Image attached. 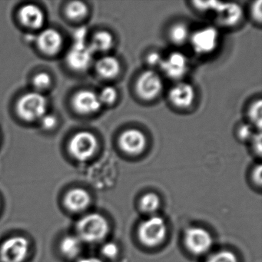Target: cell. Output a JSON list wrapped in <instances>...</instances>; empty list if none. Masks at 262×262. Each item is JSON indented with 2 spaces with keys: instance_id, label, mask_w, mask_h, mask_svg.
Returning a JSON list of instances; mask_svg holds the SVG:
<instances>
[{
  "instance_id": "6da1fadb",
  "label": "cell",
  "mask_w": 262,
  "mask_h": 262,
  "mask_svg": "<svg viewBox=\"0 0 262 262\" xmlns=\"http://www.w3.org/2000/svg\"><path fill=\"white\" fill-rule=\"evenodd\" d=\"M76 231L82 242L96 243L105 238L110 231V225L102 214L91 213L78 222Z\"/></svg>"
},
{
  "instance_id": "7a4b0ae2",
  "label": "cell",
  "mask_w": 262,
  "mask_h": 262,
  "mask_svg": "<svg viewBox=\"0 0 262 262\" xmlns=\"http://www.w3.org/2000/svg\"><path fill=\"white\" fill-rule=\"evenodd\" d=\"M165 221L160 216L153 215L141 222L138 228L139 242L148 248L161 245L167 235Z\"/></svg>"
},
{
  "instance_id": "3957f363",
  "label": "cell",
  "mask_w": 262,
  "mask_h": 262,
  "mask_svg": "<svg viewBox=\"0 0 262 262\" xmlns=\"http://www.w3.org/2000/svg\"><path fill=\"white\" fill-rule=\"evenodd\" d=\"M48 101L39 92L24 95L17 102V113L24 120L29 122L40 120L47 114Z\"/></svg>"
},
{
  "instance_id": "277c9868",
  "label": "cell",
  "mask_w": 262,
  "mask_h": 262,
  "mask_svg": "<svg viewBox=\"0 0 262 262\" xmlns=\"http://www.w3.org/2000/svg\"><path fill=\"white\" fill-rule=\"evenodd\" d=\"M184 245L188 251L194 255H202L211 249L213 237L209 231L202 227L187 228L184 233Z\"/></svg>"
},
{
  "instance_id": "5b68a950",
  "label": "cell",
  "mask_w": 262,
  "mask_h": 262,
  "mask_svg": "<svg viewBox=\"0 0 262 262\" xmlns=\"http://www.w3.org/2000/svg\"><path fill=\"white\" fill-rule=\"evenodd\" d=\"M98 145L97 138L94 134L88 131H81L72 138L69 148L75 159L84 162L94 156Z\"/></svg>"
},
{
  "instance_id": "8992f818",
  "label": "cell",
  "mask_w": 262,
  "mask_h": 262,
  "mask_svg": "<svg viewBox=\"0 0 262 262\" xmlns=\"http://www.w3.org/2000/svg\"><path fill=\"white\" fill-rule=\"evenodd\" d=\"M208 12L214 13L217 24L226 27L237 25L243 16V10L237 4L209 1L207 4V13Z\"/></svg>"
},
{
  "instance_id": "52a82bcc",
  "label": "cell",
  "mask_w": 262,
  "mask_h": 262,
  "mask_svg": "<svg viewBox=\"0 0 262 262\" xmlns=\"http://www.w3.org/2000/svg\"><path fill=\"white\" fill-rule=\"evenodd\" d=\"M220 34L219 30L212 27H205L194 32L189 41L194 53L208 55L213 53L219 47Z\"/></svg>"
},
{
  "instance_id": "ba28073f",
  "label": "cell",
  "mask_w": 262,
  "mask_h": 262,
  "mask_svg": "<svg viewBox=\"0 0 262 262\" xmlns=\"http://www.w3.org/2000/svg\"><path fill=\"white\" fill-rule=\"evenodd\" d=\"M136 93L145 100H152L162 93L163 82L156 72L147 70L139 76L136 82Z\"/></svg>"
},
{
  "instance_id": "9c48e42d",
  "label": "cell",
  "mask_w": 262,
  "mask_h": 262,
  "mask_svg": "<svg viewBox=\"0 0 262 262\" xmlns=\"http://www.w3.org/2000/svg\"><path fill=\"white\" fill-rule=\"evenodd\" d=\"M29 242L25 237L14 236L3 243L0 257L3 262H24L28 255Z\"/></svg>"
},
{
  "instance_id": "30bf717a",
  "label": "cell",
  "mask_w": 262,
  "mask_h": 262,
  "mask_svg": "<svg viewBox=\"0 0 262 262\" xmlns=\"http://www.w3.org/2000/svg\"><path fill=\"white\" fill-rule=\"evenodd\" d=\"M159 67L167 77L173 80H180L188 73L189 61L183 53L174 52L164 58Z\"/></svg>"
},
{
  "instance_id": "8fae6325",
  "label": "cell",
  "mask_w": 262,
  "mask_h": 262,
  "mask_svg": "<svg viewBox=\"0 0 262 262\" xmlns=\"http://www.w3.org/2000/svg\"><path fill=\"white\" fill-rule=\"evenodd\" d=\"M119 145L124 152L137 156L146 148V136L141 130L128 128L122 132L119 136Z\"/></svg>"
},
{
  "instance_id": "7c38bea8",
  "label": "cell",
  "mask_w": 262,
  "mask_h": 262,
  "mask_svg": "<svg viewBox=\"0 0 262 262\" xmlns=\"http://www.w3.org/2000/svg\"><path fill=\"white\" fill-rule=\"evenodd\" d=\"M93 52L86 44H75L67 56V64L76 71L87 70L92 63Z\"/></svg>"
},
{
  "instance_id": "4fadbf2b",
  "label": "cell",
  "mask_w": 262,
  "mask_h": 262,
  "mask_svg": "<svg viewBox=\"0 0 262 262\" xmlns=\"http://www.w3.org/2000/svg\"><path fill=\"white\" fill-rule=\"evenodd\" d=\"M73 104L75 110L83 115L94 114L102 106L97 93L90 90H82L76 93Z\"/></svg>"
},
{
  "instance_id": "5bb4252c",
  "label": "cell",
  "mask_w": 262,
  "mask_h": 262,
  "mask_svg": "<svg viewBox=\"0 0 262 262\" xmlns=\"http://www.w3.org/2000/svg\"><path fill=\"white\" fill-rule=\"evenodd\" d=\"M195 99V91L191 84L179 82L168 93V99L174 106L187 108L191 106Z\"/></svg>"
},
{
  "instance_id": "9a60e30c",
  "label": "cell",
  "mask_w": 262,
  "mask_h": 262,
  "mask_svg": "<svg viewBox=\"0 0 262 262\" xmlns=\"http://www.w3.org/2000/svg\"><path fill=\"white\" fill-rule=\"evenodd\" d=\"M62 37L57 30L47 29L36 37V42L41 51L47 55H55L62 46Z\"/></svg>"
},
{
  "instance_id": "2e32d148",
  "label": "cell",
  "mask_w": 262,
  "mask_h": 262,
  "mask_svg": "<svg viewBox=\"0 0 262 262\" xmlns=\"http://www.w3.org/2000/svg\"><path fill=\"white\" fill-rule=\"evenodd\" d=\"M91 197L86 190L76 188L70 190L64 198L66 208L73 212H80L88 208Z\"/></svg>"
},
{
  "instance_id": "e0dca14e",
  "label": "cell",
  "mask_w": 262,
  "mask_h": 262,
  "mask_svg": "<svg viewBox=\"0 0 262 262\" xmlns=\"http://www.w3.org/2000/svg\"><path fill=\"white\" fill-rule=\"evenodd\" d=\"M19 17L25 27L31 30H39L45 22V15L39 7L27 4L19 10Z\"/></svg>"
},
{
  "instance_id": "ac0fdd59",
  "label": "cell",
  "mask_w": 262,
  "mask_h": 262,
  "mask_svg": "<svg viewBox=\"0 0 262 262\" xmlns=\"http://www.w3.org/2000/svg\"><path fill=\"white\" fill-rule=\"evenodd\" d=\"M96 70L102 79H113L120 73V62L115 56H105L96 62Z\"/></svg>"
},
{
  "instance_id": "d6986e66",
  "label": "cell",
  "mask_w": 262,
  "mask_h": 262,
  "mask_svg": "<svg viewBox=\"0 0 262 262\" xmlns=\"http://www.w3.org/2000/svg\"><path fill=\"white\" fill-rule=\"evenodd\" d=\"M114 45V38L108 31L97 32L89 45L90 50L94 53H106L110 51Z\"/></svg>"
},
{
  "instance_id": "ffe728a7",
  "label": "cell",
  "mask_w": 262,
  "mask_h": 262,
  "mask_svg": "<svg viewBox=\"0 0 262 262\" xmlns=\"http://www.w3.org/2000/svg\"><path fill=\"white\" fill-rule=\"evenodd\" d=\"M82 242L78 236H67L61 242V252L68 258H74L80 253L82 249Z\"/></svg>"
},
{
  "instance_id": "44dd1931",
  "label": "cell",
  "mask_w": 262,
  "mask_h": 262,
  "mask_svg": "<svg viewBox=\"0 0 262 262\" xmlns=\"http://www.w3.org/2000/svg\"><path fill=\"white\" fill-rule=\"evenodd\" d=\"M168 36H169L170 40L173 43L176 45H183L189 40L191 35H190L189 29L185 24L178 23L170 28Z\"/></svg>"
},
{
  "instance_id": "7402d4cb",
  "label": "cell",
  "mask_w": 262,
  "mask_h": 262,
  "mask_svg": "<svg viewBox=\"0 0 262 262\" xmlns=\"http://www.w3.org/2000/svg\"><path fill=\"white\" fill-rule=\"evenodd\" d=\"M160 205V198L154 192L146 193L141 198L139 201L140 209L147 214H153L156 212Z\"/></svg>"
},
{
  "instance_id": "603a6c76",
  "label": "cell",
  "mask_w": 262,
  "mask_h": 262,
  "mask_svg": "<svg viewBox=\"0 0 262 262\" xmlns=\"http://www.w3.org/2000/svg\"><path fill=\"white\" fill-rule=\"evenodd\" d=\"M88 7L80 1H73L70 3L66 8V14L67 17L70 18L72 20H82L88 15Z\"/></svg>"
},
{
  "instance_id": "cb8c5ba5",
  "label": "cell",
  "mask_w": 262,
  "mask_h": 262,
  "mask_svg": "<svg viewBox=\"0 0 262 262\" xmlns=\"http://www.w3.org/2000/svg\"><path fill=\"white\" fill-rule=\"evenodd\" d=\"M248 117L253 127H255L258 130L261 129L262 102L260 99L251 104L248 110Z\"/></svg>"
},
{
  "instance_id": "d4e9b609",
  "label": "cell",
  "mask_w": 262,
  "mask_h": 262,
  "mask_svg": "<svg viewBox=\"0 0 262 262\" xmlns=\"http://www.w3.org/2000/svg\"><path fill=\"white\" fill-rule=\"evenodd\" d=\"M98 96L102 105H112L117 101L119 93L115 87L108 85L104 87Z\"/></svg>"
},
{
  "instance_id": "484cf974",
  "label": "cell",
  "mask_w": 262,
  "mask_h": 262,
  "mask_svg": "<svg viewBox=\"0 0 262 262\" xmlns=\"http://www.w3.org/2000/svg\"><path fill=\"white\" fill-rule=\"evenodd\" d=\"M205 262H238V260L232 251L223 250L211 254Z\"/></svg>"
},
{
  "instance_id": "4316f807",
  "label": "cell",
  "mask_w": 262,
  "mask_h": 262,
  "mask_svg": "<svg viewBox=\"0 0 262 262\" xmlns=\"http://www.w3.org/2000/svg\"><path fill=\"white\" fill-rule=\"evenodd\" d=\"M33 82L36 90H38L39 93H40V92L50 88L52 84V78L48 73H38L33 78Z\"/></svg>"
},
{
  "instance_id": "83f0119b",
  "label": "cell",
  "mask_w": 262,
  "mask_h": 262,
  "mask_svg": "<svg viewBox=\"0 0 262 262\" xmlns=\"http://www.w3.org/2000/svg\"><path fill=\"white\" fill-rule=\"evenodd\" d=\"M254 128L251 124L244 123L239 125L237 130V136L241 141L250 142L254 135Z\"/></svg>"
},
{
  "instance_id": "f1b7e54d",
  "label": "cell",
  "mask_w": 262,
  "mask_h": 262,
  "mask_svg": "<svg viewBox=\"0 0 262 262\" xmlns=\"http://www.w3.org/2000/svg\"><path fill=\"white\" fill-rule=\"evenodd\" d=\"M119 252V247L114 242H107L102 248V254L108 258H115Z\"/></svg>"
},
{
  "instance_id": "f546056e",
  "label": "cell",
  "mask_w": 262,
  "mask_h": 262,
  "mask_svg": "<svg viewBox=\"0 0 262 262\" xmlns=\"http://www.w3.org/2000/svg\"><path fill=\"white\" fill-rule=\"evenodd\" d=\"M40 124L44 129L51 130L57 125V118L53 114H47L41 118Z\"/></svg>"
},
{
  "instance_id": "4dcf8cb0",
  "label": "cell",
  "mask_w": 262,
  "mask_h": 262,
  "mask_svg": "<svg viewBox=\"0 0 262 262\" xmlns=\"http://www.w3.org/2000/svg\"><path fill=\"white\" fill-rule=\"evenodd\" d=\"M251 16L256 22L258 23L259 24H261L262 2L260 0L254 2L251 6Z\"/></svg>"
},
{
  "instance_id": "1f68e13d",
  "label": "cell",
  "mask_w": 262,
  "mask_h": 262,
  "mask_svg": "<svg viewBox=\"0 0 262 262\" xmlns=\"http://www.w3.org/2000/svg\"><path fill=\"white\" fill-rule=\"evenodd\" d=\"M163 59L164 57H162L160 53L158 52H151L147 56L146 61L150 67H160Z\"/></svg>"
},
{
  "instance_id": "d6a6232c",
  "label": "cell",
  "mask_w": 262,
  "mask_h": 262,
  "mask_svg": "<svg viewBox=\"0 0 262 262\" xmlns=\"http://www.w3.org/2000/svg\"><path fill=\"white\" fill-rule=\"evenodd\" d=\"M250 142L251 143V147H252L254 153L257 154V156H260L261 155L262 140L261 134H260V132L257 133H254V136H253Z\"/></svg>"
},
{
  "instance_id": "836d02e7",
  "label": "cell",
  "mask_w": 262,
  "mask_h": 262,
  "mask_svg": "<svg viewBox=\"0 0 262 262\" xmlns=\"http://www.w3.org/2000/svg\"><path fill=\"white\" fill-rule=\"evenodd\" d=\"M86 29L85 27L78 29L74 33V43L75 44H86L85 43V39L87 37Z\"/></svg>"
},
{
  "instance_id": "e575fe53",
  "label": "cell",
  "mask_w": 262,
  "mask_h": 262,
  "mask_svg": "<svg viewBox=\"0 0 262 262\" xmlns=\"http://www.w3.org/2000/svg\"><path fill=\"white\" fill-rule=\"evenodd\" d=\"M262 167L261 165H256V167H254V169L252 171V179L254 181V183L256 185H259L260 186L262 183Z\"/></svg>"
},
{
  "instance_id": "d590c367",
  "label": "cell",
  "mask_w": 262,
  "mask_h": 262,
  "mask_svg": "<svg viewBox=\"0 0 262 262\" xmlns=\"http://www.w3.org/2000/svg\"><path fill=\"white\" fill-rule=\"evenodd\" d=\"M78 262H103L101 259L98 257H83V258L79 259Z\"/></svg>"
}]
</instances>
